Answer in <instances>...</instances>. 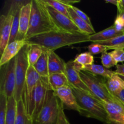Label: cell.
I'll return each instance as SVG.
<instances>
[{
  "instance_id": "cell-45",
  "label": "cell",
  "mask_w": 124,
  "mask_h": 124,
  "mask_svg": "<svg viewBox=\"0 0 124 124\" xmlns=\"http://www.w3.org/2000/svg\"><path fill=\"white\" fill-rule=\"evenodd\" d=\"M121 76V78H122V79H123L124 81V76Z\"/></svg>"
},
{
  "instance_id": "cell-33",
  "label": "cell",
  "mask_w": 124,
  "mask_h": 124,
  "mask_svg": "<svg viewBox=\"0 0 124 124\" xmlns=\"http://www.w3.org/2000/svg\"><path fill=\"white\" fill-rule=\"evenodd\" d=\"M88 52L92 54H98L100 53H103L104 52L108 50L109 48L107 46L104 45L99 44L95 43V42H92V44L88 46Z\"/></svg>"
},
{
  "instance_id": "cell-31",
  "label": "cell",
  "mask_w": 124,
  "mask_h": 124,
  "mask_svg": "<svg viewBox=\"0 0 124 124\" xmlns=\"http://www.w3.org/2000/svg\"><path fill=\"white\" fill-rule=\"evenodd\" d=\"M7 98L4 93H0V124L6 123Z\"/></svg>"
},
{
  "instance_id": "cell-35",
  "label": "cell",
  "mask_w": 124,
  "mask_h": 124,
  "mask_svg": "<svg viewBox=\"0 0 124 124\" xmlns=\"http://www.w3.org/2000/svg\"><path fill=\"white\" fill-rule=\"evenodd\" d=\"M71 8L73 9V10L76 12V14H77L81 18V19H82L83 20H84L85 21L87 22V23H88L90 25H91V26L93 27V25H92V22H91L90 18L88 17V16L87 15V14H85V13L84 12H82L81 10H80L79 8H77V7H75V6H71Z\"/></svg>"
},
{
  "instance_id": "cell-39",
  "label": "cell",
  "mask_w": 124,
  "mask_h": 124,
  "mask_svg": "<svg viewBox=\"0 0 124 124\" xmlns=\"http://www.w3.org/2000/svg\"><path fill=\"white\" fill-rule=\"evenodd\" d=\"M61 3L65 6H73V4L78 3L80 2V0H59Z\"/></svg>"
},
{
  "instance_id": "cell-26",
  "label": "cell",
  "mask_w": 124,
  "mask_h": 124,
  "mask_svg": "<svg viewBox=\"0 0 124 124\" xmlns=\"http://www.w3.org/2000/svg\"><path fill=\"white\" fill-rule=\"evenodd\" d=\"M107 86L110 93L115 95L124 89V81L119 75L115 73V75L107 79Z\"/></svg>"
},
{
  "instance_id": "cell-5",
  "label": "cell",
  "mask_w": 124,
  "mask_h": 124,
  "mask_svg": "<svg viewBox=\"0 0 124 124\" xmlns=\"http://www.w3.org/2000/svg\"><path fill=\"white\" fill-rule=\"evenodd\" d=\"M62 106L53 91L49 88L44 105L38 116L33 121V124H57Z\"/></svg>"
},
{
  "instance_id": "cell-42",
  "label": "cell",
  "mask_w": 124,
  "mask_h": 124,
  "mask_svg": "<svg viewBox=\"0 0 124 124\" xmlns=\"http://www.w3.org/2000/svg\"><path fill=\"white\" fill-rule=\"evenodd\" d=\"M105 2L106 3H110L112 4L115 5L117 7L119 4V0H105Z\"/></svg>"
},
{
  "instance_id": "cell-32",
  "label": "cell",
  "mask_w": 124,
  "mask_h": 124,
  "mask_svg": "<svg viewBox=\"0 0 124 124\" xmlns=\"http://www.w3.org/2000/svg\"><path fill=\"white\" fill-rule=\"evenodd\" d=\"M101 62L103 66L107 69H110L113 67L116 66L118 64L115 61L110 53H108L107 52L102 53V55L101 56Z\"/></svg>"
},
{
  "instance_id": "cell-30",
  "label": "cell",
  "mask_w": 124,
  "mask_h": 124,
  "mask_svg": "<svg viewBox=\"0 0 124 124\" xmlns=\"http://www.w3.org/2000/svg\"><path fill=\"white\" fill-rule=\"evenodd\" d=\"M42 1L45 4L52 7L57 12L70 18V14H69V11L67 8V6L61 3L59 0H42Z\"/></svg>"
},
{
  "instance_id": "cell-23",
  "label": "cell",
  "mask_w": 124,
  "mask_h": 124,
  "mask_svg": "<svg viewBox=\"0 0 124 124\" xmlns=\"http://www.w3.org/2000/svg\"><path fill=\"white\" fill-rule=\"evenodd\" d=\"M81 71L89 72L96 76H101L106 79L111 78L113 75L115 74V71L106 69L103 65H96L94 64L83 67L81 69Z\"/></svg>"
},
{
  "instance_id": "cell-7",
  "label": "cell",
  "mask_w": 124,
  "mask_h": 124,
  "mask_svg": "<svg viewBox=\"0 0 124 124\" xmlns=\"http://www.w3.org/2000/svg\"><path fill=\"white\" fill-rule=\"evenodd\" d=\"M49 88L48 78H41L35 87L27 110L28 115L32 121L36 119L42 110Z\"/></svg>"
},
{
  "instance_id": "cell-28",
  "label": "cell",
  "mask_w": 124,
  "mask_h": 124,
  "mask_svg": "<svg viewBox=\"0 0 124 124\" xmlns=\"http://www.w3.org/2000/svg\"><path fill=\"white\" fill-rule=\"evenodd\" d=\"M16 104L17 102L16 101L14 96L7 99V115L5 124H15Z\"/></svg>"
},
{
  "instance_id": "cell-16",
  "label": "cell",
  "mask_w": 124,
  "mask_h": 124,
  "mask_svg": "<svg viewBox=\"0 0 124 124\" xmlns=\"http://www.w3.org/2000/svg\"><path fill=\"white\" fill-rule=\"evenodd\" d=\"M25 39L15 40L8 43L1 54L0 59V67L8 63L10 61L16 58L22 48L26 44Z\"/></svg>"
},
{
  "instance_id": "cell-10",
  "label": "cell",
  "mask_w": 124,
  "mask_h": 124,
  "mask_svg": "<svg viewBox=\"0 0 124 124\" xmlns=\"http://www.w3.org/2000/svg\"><path fill=\"white\" fill-rule=\"evenodd\" d=\"M41 78L34 67L32 65H29L27 73L24 88H23V94H22V99L24 102L27 111L35 87Z\"/></svg>"
},
{
  "instance_id": "cell-29",
  "label": "cell",
  "mask_w": 124,
  "mask_h": 124,
  "mask_svg": "<svg viewBox=\"0 0 124 124\" xmlns=\"http://www.w3.org/2000/svg\"><path fill=\"white\" fill-rule=\"evenodd\" d=\"M95 43L107 46L108 47L109 50L113 49L114 50L119 49V48L124 49V33L115 38L111 39L105 41H101V42H96Z\"/></svg>"
},
{
  "instance_id": "cell-11",
  "label": "cell",
  "mask_w": 124,
  "mask_h": 124,
  "mask_svg": "<svg viewBox=\"0 0 124 124\" xmlns=\"http://www.w3.org/2000/svg\"><path fill=\"white\" fill-rule=\"evenodd\" d=\"M107 113V124H124V105L119 100L103 102Z\"/></svg>"
},
{
  "instance_id": "cell-40",
  "label": "cell",
  "mask_w": 124,
  "mask_h": 124,
  "mask_svg": "<svg viewBox=\"0 0 124 124\" xmlns=\"http://www.w3.org/2000/svg\"><path fill=\"white\" fill-rule=\"evenodd\" d=\"M114 96H116L124 105V89L119 92L118 93L115 94Z\"/></svg>"
},
{
  "instance_id": "cell-15",
  "label": "cell",
  "mask_w": 124,
  "mask_h": 124,
  "mask_svg": "<svg viewBox=\"0 0 124 124\" xmlns=\"http://www.w3.org/2000/svg\"><path fill=\"white\" fill-rule=\"evenodd\" d=\"M31 12V1L24 4L21 7L19 19V29L16 40L25 39L30 24Z\"/></svg>"
},
{
  "instance_id": "cell-44",
  "label": "cell",
  "mask_w": 124,
  "mask_h": 124,
  "mask_svg": "<svg viewBox=\"0 0 124 124\" xmlns=\"http://www.w3.org/2000/svg\"><path fill=\"white\" fill-rule=\"evenodd\" d=\"M66 124H71L70 122H69V121H68V119H67V121H66Z\"/></svg>"
},
{
  "instance_id": "cell-8",
  "label": "cell",
  "mask_w": 124,
  "mask_h": 124,
  "mask_svg": "<svg viewBox=\"0 0 124 124\" xmlns=\"http://www.w3.org/2000/svg\"><path fill=\"white\" fill-rule=\"evenodd\" d=\"M16 58L1 67L0 93H4L7 99L14 96L16 87Z\"/></svg>"
},
{
  "instance_id": "cell-6",
  "label": "cell",
  "mask_w": 124,
  "mask_h": 124,
  "mask_svg": "<svg viewBox=\"0 0 124 124\" xmlns=\"http://www.w3.org/2000/svg\"><path fill=\"white\" fill-rule=\"evenodd\" d=\"M28 47L29 44H26L16 57V87L13 96L16 102L22 99L27 73L30 65L27 58Z\"/></svg>"
},
{
  "instance_id": "cell-43",
  "label": "cell",
  "mask_w": 124,
  "mask_h": 124,
  "mask_svg": "<svg viewBox=\"0 0 124 124\" xmlns=\"http://www.w3.org/2000/svg\"><path fill=\"white\" fill-rule=\"evenodd\" d=\"M119 4L122 7L124 8V0H119Z\"/></svg>"
},
{
  "instance_id": "cell-27",
  "label": "cell",
  "mask_w": 124,
  "mask_h": 124,
  "mask_svg": "<svg viewBox=\"0 0 124 124\" xmlns=\"http://www.w3.org/2000/svg\"><path fill=\"white\" fill-rule=\"evenodd\" d=\"M43 48L37 44H29L27 58L29 65L33 66L41 57Z\"/></svg>"
},
{
  "instance_id": "cell-22",
  "label": "cell",
  "mask_w": 124,
  "mask_h": 124,
  "mask_svg": "<svg viewBox=\"0 0 124 124\" xmlns=\"http://www.w3.org/2000/svg\"><path fill=\"white\" fill-rule=\"evenodd\" d=\"M49 87L53 92L65 86H69V83L67 78L64 73H54L48 77Z\"/></svg>"
},
{
  "instance_id": "cell-36",
  "label": "cell",
  "mask_w": 124,
  "mask_h": 124,
  "mask_svg": "<svg viewBox=\"0 0 124 124\" xmlns=\"http://www.w3.org/2000/svg\"><path fill=\"white\" fill-rule=\"evenodd\" d=\"M113 25L116 30L124 33V21L121 16L117 15Z\"/></svg>"
},
{
  "instance_id": "cell-1",
  "label": "cell",
  "mask_w": 124,
  "mask_h": 124,
  "mask_svg": "<svg viewBox=\"0 0 124 124\" xmlns=\"http://www.w3.org/2000/svg\"><path fill=\"white\" fill-rule=\"evenodd\" d=\"M27 44H37L48 51H54L65 46L90 42V35L53 31L25 39Z\"/></svg>"
},
{
  "instance_id": "cell-20",
  "label": "cell",
  "mask_w": 124,
  "mask_h": 124,
  "mask_svg": "<svg viewBox=\"0 0 124 124\" xmlns=\"http://www.w3.org/2000/svg\"><path fill=\"white\" fill-rule=\"evenodd\" d=\"M67 8L69 13L70 14V18L73 21L75 25L79 28L80 30L82 31L83 33L86 34L88 35H94L96 33V31L94 30L93 27L90 25L87 22L85 21L82 19H81L78 15L76 13V12L73 10L71 8V6H66Z\"/></svg>"
},
{
  "instance_id": "cell-14",
  "label": "cell",
  "mask_w": 124,
  "mask_h": 124,
  "mask_svg": "<svg viewBox=\"0 0 124 124\" xmlns=\"http://www.w3.org/2000/svg\"><path fill=\"white\" fill-rule=\"evenodd\" d=\"M79 72L74 67L73 60H70L66 63L65 75L67 78L69 85L72 88H77L92 94L89 88L86 86L81 79Z\"/></svg>"
},
{
  "instance_id": "cell-37",
  "label": "cell",
  "mask_w": 124,
  "mask_h": 124,
  "mask_svg": "<svg viewBox=\"0 0 124 124\" xmlns=\"http://www.w3.org/2000/svg\"><path fill=\"white\" fill-rule=\"evenodd\" d=\"M67 119V118L66 117L65 113H64V108L62 106L60 110V111H59V117H58V120L57 124H66Z\"/></svg>"
},
{
  "instance_id": "cell-34",
  "label": "cell",
  "mask_w": 124,
  "mask_h": 124,
  "mask_svg": "<svg viewBox=\"0 0 124 124\" xmlns=\"http://www.w3.org/2000/svg\"><path fill=\"white\" fill-rule=\"evenodd\" d=\"M110 53L117 64L124 62V49L123 48L114 50Z\"/></svg>"
},
{
  "instance_id": "cell-12",
  "label": "cell",
  "mask_w": 124,
  "mask_h": 124,
  "mask_svg": "<svg viewBox=\"0 0 124 124\" xmlns=\"http://www.w3.org/2000/svg\"><path fill=\"white\" fill-rule=\"evenodd\" d=\"M13 15L10 8L6 15H2L0 18V53L4 50L9 43L13 24Z\"/></svg>"
},
{
  "instance_id": "cell-18",
  "label": "cell",
  "mask_w": 124,
  "mask_h": 124,
  "mask_svg": "<svg viewBox=\"0 0 124 124\" xmlns=\"http://www.w3.org/2000/svg\"><path fill=\"white\" fill-rule=\"evenodd\" d=\"M24 4V1H13L10 6V9L12 10L13 15V24H12V29L11 36L10 38V42L16 40L18 35V29H19V19L20 12L21 7Z\"/></svg>"
},
{
  "instance_id": "cell-19",
  "label": "cell",
  "mask_w": 124,
  "mask_h": 124,
  "mask_svg": "<svg viewBox=\"0 0 124 124\" xmlns=\"http://www.w3.org/2000/svg\"><path fill=\"white\" fill-rule=\"evenodd\" d=\"M124 32L119 31L115 29L113 25L104 29L94 35H90V42H96L108 41L124 34Z\"/></svg>"
},
{
  "instance_id": "cell-24",
  "label": "cell",
  "mask_w": 124,
  "mask_h": 124,
  "mask_svg": "<svg viewBox=\"0 0 124 124\" xmlns=\"http://www.w3.org/2000/svg\"><path fill=\"white\" fill-rule=\"evenodd\" d=\"M15 124H33V121L29 116L23 99L17 102Z\"/></svg>"
},
{
  "instance_id": "cell-25",
  "label": "cell",
  "mask_w": 124,
  "mask_h": 124,
  "mask_svg": "<svg viewBox=\"0 0 124 124\" xmlns=\"http://www.w3.org/2000/svg\"><path fill=\"white\" fill-rule=\"evenodd\" d=\"M94 56L90 52H84L80 53L73 60L74 67L79 71H81V69L86 65L93 64Z\"/></svg>"
},
{
  "instance_id": "cell-3",
  "label": "cell",
  "mask_w": 124,
  "mask_h": 124,
  "mask_svg": "<svg viewBox=\"0 0 124 124\" xmlns=\"http://www.w3.org/2000/svg\"><path fill=\"white\" fill-rule=\"evenodd\" d=\"M71 88L80 108L79 114L81 116L95 119L107 124V113L102 101L87 92Z\"/></svg>"
},
{
  "instance_id": "cell-9",
  "label": "cell",
  "mask_w": 124,
  "mask_h": 124,
  "mask_svg": "<svg viewBox=\"0 0 124 124\" xmlns=\"http://www.w3.org/2000/svg\"><path fill=\"white\" fill-rule=\"evenodd\" d=\"M46 6L53 23L59 31L73 34H84L75 25L71 18L57 12L48 5L46 4Z\"/></svg>"
},
{
  "instance_id": "cell-41",
  "label": "cell",
  "mask_w": 124,
  "mask_h": 124,
  "mask_svg": "<svg viewBox=\"0 0 124 124\" xmlns=\"http://www.w3.org/2000/svg\"><path fill=\"white\" fill-rule=\"evenodd\" d=\"M117 15L121 16L124 21V8L120 5L119 0V4L117 6Z\"/></svg>"
},
{
  "instance_id": "cell-13",
  "label": "cell",
  "mask_w": 124,
  "mask_h": 124,
  "mask_svg": "<svg viewBox=\"0 0 124 124\" xmlns=\"http://www.w3.org/2000/svg\"><path fill=\"white\" fill-rule=\"evenodd\" d=\"M53 92L60 101L64 109L75 110L79 113L80 108L70 85L63 87Z\"/></svg>"
},
{
  "instance_id": "cell-38",
  "label": "cell",
  "mask_w": 124,
  "mask_h": 124,
  "mask_svg": "<svg viewBox=\"0 0 124 124\" xmlns=\"http://www.w3.org/2000/svg\"><path fill=\"white\" fill-rule=\"evenodd\" d=\"M115 72L119 76H124V64H117Z\"/></svg>"
},
{
  "instance_id": "cell-2",
  "label": "cell",
  "mask_w": 124,
  "mask_h": 124,
  "mask_svg": "<svg viewBox=\"0 0 124 124\" xmlns=\"http://www.w3.org/2000/svg\"><path fill=\"white\" fill-rule=\"evenodd\" d=\"M53 31H59L42 0H31L30 24L25 39Z\"/></svg>"
},
{
  "instance_id": "cell-21",
  "label": "cell",
  "mask_w": 124,
  "mask_h": 124,
  "mask_svg": "<svg viewBox=\"0 0 124 124\" xmlns=\"http://www.w3.org/2000/svg\"><path fill=\"white\" fill-rule=\"evenodd\" d=\"M33 67L41 78L48 77V50L43 48L41 57Z\"/></svg>"
},
{
  "instance_id": "cell-4",
  "label": "cell",
  "mask_w": 124,
  "mask_h": 124,
  "mask_svg": "<svg viewBox=\"0 0 124 124\" xmlns=\"http://www.w3.org/2000/svg\"><path fill=\"white\" fill-rule=\"evenodd\" d=\"M81 79L92 94L102 102H110L117 99L110 92L107 86V79L87 71L79 72Z\"/></svg>"
},
{
  "instance_id": "cell-17",
  "label": "cell",
  "mask_w": 124,
  "mask_h": 124,
  "mask_svg": "<svg viewBox=\"0 0 124 124\" xmlns=\"http://www.w3.org/2000/svg\"><path fill=\"white\" fill-rule=\"evenodd\" d=\"M66 63L54 51H48V73L49 75L54 73H64L66 70Z\"/></svg>"
}]
</instances>
